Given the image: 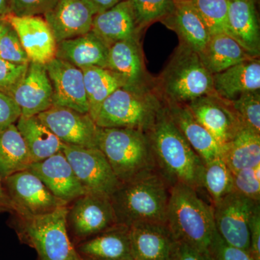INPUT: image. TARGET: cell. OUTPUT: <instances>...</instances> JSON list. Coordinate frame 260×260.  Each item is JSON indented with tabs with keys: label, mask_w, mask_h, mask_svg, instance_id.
Segmentation results:
<instances>
[{
	"label": "cell",
	"mask_w": 260,
	"mask_h": 260,
	"mask_svg": "<svg viewBox=\"0 0 260 260\" xmlns=\"http://www.w3.org/2000/svg\"><path fill=\"white\" fill-rule=\"evenodd\" d=\"M175 3H182V2H189L191 1V0H174Z\"/></svg>",
	"instance_id": "f907efd6"
},
{
	"label": "cell",
	"mask_w": 260,
	"mask_h": 260,
	"mask_svg": "<svg viewBox=\"0 0 260 260\" xmlns=\"http://www.w3.org/2000/svg\"><path fill=\"white\" fill-rule=\"evenodd\" d=\"M28 170L39 177L54 196L67 204L86 192L62 150L41 161L32 162Z\"/></svg>",
	"instance_id": "d6986e66"
},
{
	"label": "cell",
	"mask_w": 260,
	"mask_h": 260,
	"mask_svg": "<svg viewBox=\"0 0 260 260\" xmlns=\"http://www.w3.org/2000/svg\"><path fill=\"white\" fill-rule=\"evenodd\" d=\"M170 188L158 172L121 183L110 195L117 224L167 223Z\"/></svg>",
	"instance_id": "3957f363"
},
{
	"label": "cell",
	"mask_w": 260,
	"mask_h": 260,
	"mask_svg": "<svg viewBox=\"0 0 260 260\" xmlns=\"http://www.w3.org/2000/svg\"><path fill=\"white\" fill-rule=\"evenodd\" d=\"M140 30L156 21H164L174 11V0H129Z\"/></svg>",
	"instance_id": "e575fe53"
},
{
	"label": "cell",
	"mask_w": 260,
	"mask_h": 260,
	"mask_svg": "<svg viewBox=\"0 0 260 260\" xmlns=\"http://www.w3.org/2000/svg\"><path fill=\"white\" fill-rule=\"evenodd\" d=\"M28 64H16L0 58V90L9 94L23 78Z\"/></svg>",
	"instance_id": "ab89813d"
},
{
	"label": "cell",
	"mask_w": 260,
	"mask_h": 260,
	"mask_svg": "<svg viewBox=\"0 0 260 260\" xmlns=\"http://www.w3.org/2000/svg\"><path fill=\"white\" fill-rule=\"evenodd\" d=\"M10 24L8 22L2 19L1 21H0V39L4 35L5 32L8 30V29L10 28Z\"/></svg>",
	"instance_id": "c3c4849f"
},
{
	"label": "cell",
	"mask_w": 260,
	"mask_h": 260,
	"mask_svg": "<svg viewBox=\"0 0 260 260\" xmlns=\"http://www.w3.org/2000/svg\"><path fill=\"white\" fill-rule=\"evenodd\" d=\"M31 159L16 125L11 124L0 132V176L5 178L27 170Z\"/></svg>",
	"instance_id": "1f68e13d"
},
{
	"label": "cell",
	"mask_w": 260,
	"mask_h": 260,
	"mask_svg": "<svg viewBox=\"0 0 260 260\" xmlns=\"http://www.w3.org/2000/svg\"><path fill=\"white\" fill-rule=\"evenodd\" d=\"M62 152L86 192L104 193L110 196L121 184L99 148L64 144Z\"/></svg>",
	"instance_id": "30bf717a"
},
{
	"label": "cell",
	"mask_w": 260,
	"mask_h": 260,
	"mask_svg": "<svg viewBox=\"0 0 260 260\" xmlns=\"http://www.w3.org/2000/svg\"><path fill=\"white\" fill-rule=\"evenodd\" d=\"M164 104L150 86L116 89L103 102L95 122L101 128H132L147 132Z\"/></svg>",
	"instance_id": "52a82bcc"
},
{
	"label": "cell",
	"mask_w": 260,
	"mask_h": 260,
	"mask_svg": "<svg viewBox=\"0 0 260 260\" xmlns=\"http://www.w3.org/2000/svg\"><path fill=\"white\" fill-rule=\"evenodd\" d=\"M154 86L164 102L187 104L203 95L215 93L213 75L198 53L179 44Z\"/></svg>",
	"instance_id": "5b68a950"
},
{
	"label": "cell",
	"mask_w": 260,
	"mask_h": 260,
	"mask_svg": "<svg viewBox=\"0 0 260 260\" xmlns=\"http://www.w3.org/2000/svg\"><path fill=\"white\" fill-rule=\"evenodd\" d=\"M109 50L107 43L90 30L57 43L56 58L81 70L89 67L107 68Z\"/></svg>",
	"instance_id": "d4e9b609"
},
{
	"label": "cell",
	"mask_w": 260,
	"mask_h": 260,
	"mask_svg": "<svg viewBox=\"0 0 260 260\" xmlns=\"http://www.w3.org/2000/svg\"><path fill=\"white\" fill-rule=\"evenodd\" d=\"M202 62L212 75L223 72L252 56L226 34L210 37L203 50L198 53Z\"/></svg>",
	"instance_id": "f1b7e54d"
},
{
	"label": "cell",
	"mask_w": 260,
	"mask_h": 260,
	"mask_svg": "<svg viewBox=\"0 0 260 260\" xmlns=\"http://www.w3.org/2000/svg\"><path fill=\"white\" fill-rule=\"evenodd\" d=\"M37 116L64 144L98 148L99 127L88 114L53 105Z\"/></svg>",
	"instance_id": "4fadbf2b"
},
{
	"label": "cell",
	"mask_w": 260,
	"mask_h": 260,
	"mask_svg": "<svg viewBox=\"0 0 260 260\" xmlns=\"http://www.w3.org/2000/svg\"><path fill=\"white\" fill-rule=\"evenodd\" d=\"M58 1L59 0H9V13L18 17L42 16L53 9Z\"/></svg>",
	"instance_id": "f35d334b"
},
{
	"label": "cell",
	"mask_w": 260,
	"mask_h": 260,
	"mask_svg": "<svg viewBox=\"0 0 260 260\" xmlns=\"http://www.w3.org/2000/svg\"><path fill=\"white\" fill-rule=\"evenodd\" d=\"M14 213V208L5 186L4 179L0 176V214Z\"/></svg>",
	"instance_id": "f6af8a7d"
},
{
	"label": "cell",
	"mask_w": 260,
	"mask_h": 260,
	"mask_svg": "<svg viewBox=\"0 0 260 260\" xmlns=\"http://www.w3.org/2000/svg\"><path fill=\"white\" fill-rule=\"evenodd\" d=\"M233 190L254 201L260 202V165L232 172Z\"/></svg>",
	"instance_id": "8d00e7d4"
},
{
	"label": "cell",
	"mask_w": 260,
	"mask_h": 260,
	"mask_svg": "<svg viewBox=\"0 0 260 260\" xmlns=\"http://www.w3.org/2000/svg\"><path fill=\"white\" fill-rule=\"evenodd\" d=\"M45 67L52 86L53 105L88 114L82 70L57 58L49 61Z\"/></svg>",
	"instance_id": "e0dca14e"
},
{
	"label": "cell",
	"mask_w": 260,
	"mask_h": 260,
	"mask_svg": "<svg viewBox=\"0 0 260 260\" xmlns=\"http://www.w3.org/2000/svg\"><path fill=\"white\" fill-rule=\"evenodd\" d=\"M164 102L174 124L204 164L221 157V147L208 130L195 119L186 104Z\"/></svg>",
	"instance_id": "7402d4cb"
},
{
	"label": "cell",
	"mask_w": 260,
	"mask_h": 260,
	"mask_svg": "<svg viewBox=\"0 0 260 260\" xmlns=\"http://www.w3.org/2000/svg\"><path fill=\"white\" fill-rule=\"evenodd\" d=\"M249 253L254 260H260V204L256 205L251 214L249 223Z\"/></svg>",
	"instance_id": "7bdbcfd3"
},
{
	"label": "cell",
	"mask_w": 260,
	"mask_h": 260,
	"mask_svg": "<svg viewBox=\"0 0 260 260\" xmlns=\"http://www.w3.org/2000/svg\"><path fill=\"white\" fill-rule=\"evenodd\" d=\"M167 223L179 242L203 254L210 251L216 233L213 207L193 188L181 183L171 186Z\"/></svg>",
	"instance_id": "7a4b0ae2"
},
{
	"label": "cell",
	"mask_w": 260,
	"mask_h": 260,
	"mask_svg": "<svg viewBox=\"0 0 260 260\" xmlns=\"http://www.w3.org/2000/svg\"><path fill=\"white\" fill-rule=\"evenodd\" d=\"M88 100L89 115L95 121L103 102L116 89L125 86L119 75L107 68L89 67L82 69Z\"/></svg>",
	"instance_id": "4dcf8cb0"
},
{
	"label": "cell",
	"mask_w": 260,
	"mask_h": 260,
	"mask_svg": "<svg viewBox=\"0 0 260 260\" xmlns=\"http://www.w3.org/2000/svg\"><path fill=\"white\" fill-rule=\"evenodd\" d=\"M116 224L115 213L109 195L88 191L68 205V233L78 243Z\"/></svg>",
	"instance_id": "ba28073f"
},
{
	"label": "cell",
	"mask_w": 260,
	"mask_h": 260,
	"mask_svg": "<svg viewBox=\"0 0 260 260\" xmlns=\"http://www.w3.org/2000/svg\"><path fill=\"white\" fill-rule=\"evenodd\" d=\"M162 22L177 32L181 44L198 54L209 41L210 32L191 1L176 3L172 14Z\"/></svg>",
	"instance_id": "4316f807"
},
{
	"label": "cell",
	"mask_w": 260,
	"mask_h": 260,
	"mask_svg": "<svg viewBox=\"0 0 260 260\" xmlns=\"http://www.w3.org/2000/svg\"><path fill=\"white\" fill-rule=\"evenodd\" d=\"M97 14L90 0H59L43 16L59 43L90 32Z\"/></svg>",
	"instance_id": "2e32d148"
},
{
	"label": "cell",
	"mask_w": 260,
	"mask_h": 260,
	"mask_svg": "<svg viewBox=\"0 0 260 260\" xmlns=\"http://www.w3.org/2000/svg\"><path fill=\"white\" fill-rule=\"evenodd\" d=\"M215 93L232 101L248 92L260 90V59L242 61L223 72L213 75Z\"/></svg>",
	"instance_id": "484cf974"
},
{
	"label": "cell",
	"mask_w": 260,
	"mask_h": 260,
	"mask_svg": "<svg viewBox=\"0 0 260 260\" xmlns=\"http://www.w3.org/2000/svg\"><path fill=\"white\" fill-rule=\"evenodd\" d=\"M4 182L14 208L11 215L37 216L68 205L28 169L5 178Z\"/></svg>",
	"instance_id": "9c48e42d"
},
{
	"label": "cell",
	"mask_w": 260,
	"mask_h": 260,
	"mask_svg": "<svg viewBox=\"0 0 260 260\" xmlns=\"http://www.w3.org/2000/svg\"><path fill=\"white\" fill-rule=\"evenodd\" d=\"M129 231L133 259H175L180 242L167 223L139 222Z\"/></svg>",
	"instance_id": "5bb4252c"
},
{
	"label": "cell",
	"mask_w": 260,
	"mask_h": 260,
	"mask_svg": "<svg viewBox=\"0 0 260 260\" xmlns=\"http://www.w3.org/2000/svg\"><path fill=\"white\" fill-rule=\"evenodd\" d=\"M92 4L96 8L98 13H102L119 4L124 0H90Z\"/></svg>",
	"instance_id": "bcb514c9"
},
{
	"label": "cell",
	"mask_w": 260,
	"mask_h": 260,
	"mask_svg": "<svg viewBox=\"0 0 260 260\" xmlns=\"http://www.w3.org/2000/svg\"><path fill=\"white\" fill-rule=\"evenodd\" d=\"M174 260H204V254L187 244L180 243Z\"/></svg>",
	"instance_id": "ee69618b"
},
{
	"label": "cell",
	"mask_w": 260,
	"mask_h": 260,
	"mask_svg": "<svg viewBox=\"0 0 260 260\" xmlns=\"http://www.w3.org/2000/svg\"></svg>",
	"instance_id": "816d5d0a"
},
{
	"label": "cell",
	"mask_w": 260,
	"mask_h": 260,
	"mask_svg": "<svg viewBox=\"0 0 260 260\" xmlns=\"http://www.w3.org/2000/svg\"><path fill=\"white\" fill-rule=\"evenodd\" d=\"M203 191L212 205H216L233 190L232 174L222 157L205 164L203 174Z\"/></svg>",
	"instance_id": "d6a6232c"
},
{
	"label": "cell",
	"mask_w": 260,
	"mask_h": 260,
	"mask_svg": "<svg viewBox=\"0 0 260 260\" xmlns=\"http://www.w3.org/2000/svg\"><path fill=\"white\" fill-rule=\"evenodd\" d=\"M83 260H134L129 227L116 224L75 246Z\"/></svg>",
	"instance_id": "44dd1931"
},
{
	"label": "cell",
	"mask_w": 260,
	"mask_h": 260,
	"mask_svg": "<svg viewBox=\"0 0 260 260\" xmlns=\"http://www.w3.org/2000/svg\"><path fill=\"white\" fill-rule=\"evenodd\" d=\"M229 35L254 58L260 56L259 18L254 0H229Z\"/></svg>",
	"instance_id": "603a6c76"
},
{
	"label": "cell",
	"mask_w": 260,
	"mask_h": 260,
	"mask_svg": "<svg viewBox=\"0 0 260 260\" xmlns=\"http://www.w3.org/2000/svg\"><path fill=\"white\" fill-rule=\"evenodd\" d=\"M9 13V0H0V15Z\"/></svg>",
	"instance_id": "7dc6e473"
},
{
	"label": "cell",
	"mask_w": 260,
	"mask_h": 260,
	"mask_svg": "<svg viewBox=\"0 0 260 260\" xmlns=\"http://www.w3.org/2000/svg\"><path fill=\"white\" fill-rule=\"evenodd\" d=\"M20 116V108L13 99L0 90V132L15 124Z\"/></svg>",
	"instance_id": "b9f144b4"
},
{
	"label": "cell",
	"mask_w": 260,
	"mask_h": 260,
	"mask_svg": "<svg viewBox=\"0 0 260 260\" xmlns=\"http://www.w3.org/2000/svg\"><path fill=\"white\" fill-rule=\"evenodd\" d=\"M0 58L16 64L30 62L18 34L11 25L0 39Z\"/></svg>",
	"instance_id": "74e56055"
},
{
	"label": "cell",
	"mask_w": 260,
	"mask_h": 260,
	"mask_svg": "<svg viewBox=\"0 0 260 260\" xmlns=\"http://www.w3.org/2000/svg\"><path fill=\"white\" fill-rule=\"evenodd\" d=\"M229 102L244 126L260 134V90L243 93Z\"/></svg>",
	"instance_id": "d590c367"
},
{
	"label": "cell",
	"mask_w": 260,
	"mask_h": 260,
	"mask_svg": "<svg viewBox=\"0 0 260 260\" xmlns=\"http://www.w3.org/2000/svg\"><path fill=\"white\" fill-rule=\"evenodd\" d=\"M186 105L195 119L208 130L221 148L244 127L230 102L217 94L203 95Z\"/></svg>",
	"instance_id": "7c38bea8"
},
{
	"label": "cell",
	"mask_w": 260,
	"mask_h": 260,
	"mask_svg": "<svg viewBox=\"0 0 260 260\" xmlns=\"http://www.w3.org/2000/svg\"><path fill=\"white\" fill-rule=\"evenodd\" d=\"M221 150L222 158L232 172L257 167L260 165V134L244 126Z\"/></svg>",
	"instance_id": "f546056e"
},
{
	"label": "cell",
	"mask_w": 260,
	"mask_h": 260,
	"mask_svg": "<svg viewBox=\"0 0 260 260\" xmlns=\"http://www.w3.org/2000/svg\"><path fill=\"white\" fill-rule=\"evenodd\" d=\"M204 260H215L214 259L213 255L210 254V251L205 253L204 254Z\"/></svg>",
	"instance_id": "681fc988"
},
{
	"label": "cell",
	"mask_w": 260,
	"mask_h": 260,
	"mask_svg": "<svg viewBox=\"0 0 260 260\" xmlns=\"http://www.w3.org/2000/svg\"><path fill=\"white\" fill-rule=\"evenodd\" d=\"M210 252L215 260H254L249 251L226 244L217 232L214 237Z\"/></svg>",
	"instance_id": "60d3db41"
},
{
	"label": "cell",
	"mask_w": 260,
	"mask_h": 260,
	"mask_svg": "<svg viewBox=\"0 0 260 260\" xmlns=\"http://www.w3.org/2000/svg\"><path fill=\"white\" fill-rule=\"evenodd\" d=\"M107 69L123 80L125 86L139 88L153 85L145 70L139 39L121 41L109 47Z\"/></svg>",
	"instance_id": "ffe728a7"
},
{
	"label": "cell",
	"mask_w": 260,
	"mask_h": 260,
	"mask_svg": "<svg viewBox=\"0 0 260 260\" xmlns=\"http://www.w3.org/2000/svg\"><path fill=\"white\" fill-rule=\"evenodd\" d=\"M258 204L260 202L232 191L213 205L215 229L224 242L249 252V220Z\"/></svg>",
	"instance_id": "8fae6325"
},
{
	"label": "cell",
	"mask_w": 260,
	"mask_h": 260,
	"mask_svg": "<svg viewBox=\"0 0 260 260\" xmlns=\"http://www.w3.org/2000/svg\"><path fill=\"white\" fill-rule=\"evenodd\" d=\"M15 125L25 142L32 162L41 161L62 150L64 143L37 116H20Z\"/></svg>",
	"instance_id": "83f0119b"
},
{
	"label": "cell",
	"mask_w": 260,
	"mask_h": 260,
	"mask_svg": "<svg viewBox=\"0 0 260 260\" xmlns=\"http://www.w3.org/2000/svg\"><path fill=\"white\" fill-rule=\"evenodd\" d=\"M157 172L169 186L186 184L203 191L205 164L173 121L165 102L148 131Z\"/></svg>",
	"instance_id": "6da1fadb"
},
{
	"label": "cell",
	"mask_w": 260,
	"mask_h": 260,
	"mask_svg": "<svg viewBox=\"0 0 260 260\" xmlns=\"http://www.w3.org/2000/svg\"><path fill=\"white\" fill-rule=\"evenodd\" d=\"M91 30L109 47L121 41L139 39L141 32L129 0L95 15Z\"/></svg>",
	"instance_id": "cb8c5ba5"
},
{
	"label": "cell",
	"mask_w": 260,
	"mask_h": 260,
	"mask_svg": "<svg viewBox=\"0 0 260 260\" xmlns=\"http://www.w3.org/2000/svg\"><path fill=\"white\" fill-rule=\"evenodd\" d=\"M8 95L21 116H37L52 107V86L45 65L29 62L25 75Z\"/></svg>",
	"instance_id": "ac0fdd59"
},
{
	"label": "cell",
	"mask_w": 260,
	"mask_h": 260,
	"mask_svg": "<svg viewBox=\"0 0 260 260\" xmlns=\"http://www.w3.org/2000/svg\"><path fill=\"white\" fill-rule=\"evenodd\" d=\"M98 148L120 183L157 172L148 135L142 130L99 127Z\"/></svg>",
	"instance_id": "277c9868"
},
{
	"label": "cell",
	"mask_w": 260,
	"mask_h": 260,
	"mask_svg": "<svg viewBox=\"0 0 260 260\" xmlns=\"http://www.w3.org/2000/svg\"><path fill=\"white\" fill-rule=\"evenodd\" d=\"M18 34L30 62L47 64L55 59L57 42L52 30L42 16L18 17L4 15Z\"/></svg>",
	"instance_id": "9a60e30c"
},
{
	"label": "cell",
	"mask_w": 260,
	"mask_h": 260,
	"mask_svg": "<svg viewBox=\"0 0 260 260\" xmlns=\"http://www.w3.org/2000/svg\"><path fill=\"white\" fill-rule=\"evenodd\" d=\"M203 20L210 37L215 34L229 35V0H191Z\"/></svg>",
	"instance_id": "836d02e7"
},
{
	"label": "cell",
	"mask_w": 260,
	"mask_h": 260,
	"mask_svg": "<svg viewBox=\"0 0 260 260\" xmlns=\"http://www.w3.org/2000/svg\"><path fill=\"white\" fill-rule=\"evenodd\" d=\"M68 206L37 216L12 215L11 225L20 242L34 248L39 260H83L68 233Z\"/></svg>",
	"instance_id": "8992f818"
}]
</instances>
